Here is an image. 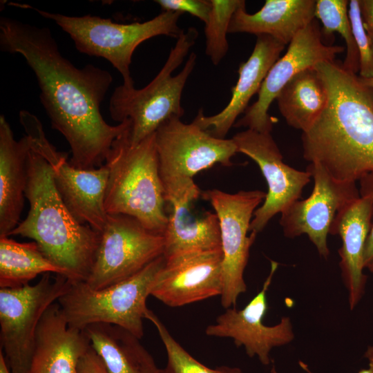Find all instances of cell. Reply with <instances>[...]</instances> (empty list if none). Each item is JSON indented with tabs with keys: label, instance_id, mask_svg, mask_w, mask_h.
<instances>
[{
	"label": "cell",
	"instance_id": "28",
	"mask_svg": "<svg viewBox=\"0 0 373 373\" xmlns=\"http://www.w3.org/2000/svg\"><path fill=\"white\" fill-rule=\"evenodd\" d=\"M155 327L166 352V363L160 373H243L238 367L222 365L211 368L191 355L171 334L159 318L150 309L145 314Z\"/></svg>",
	"mask_w": 373,
	"mask_h": 373
},
{
	"label": "cell",
	"instance_id": "39",
	"mask_svg": "<svg viewBox=\"0 0 373 373\" xmlns=\"http://www.w3.org/2000/svg\"><path fill=\"white\" fill-rule=\"evenodd\" d=\"M269 373H278V371L276 370V367L275 365H272Z\"/></svg>",
	"mask_w": 373,
	"mask_h": 373
},
{
	"label": "cell",
	"instance_id": "36",
	"mask_svg": "<svg viewBox=\"0 0 373 373\" xmlns=\"http://www.w3.org/2000/svg\"><path fill=\"white\" fill-rule=\"evenodd\" d=\"M0 373H10L3 352L0 350Z\"/></svg>",
	"mask_w": 373,
	"mask_h": 373
},
{
	"label": "cell",
	"instance_id": "35",
	"mask_svg": "<svg viewBox=\"0 0 373 373\" xmlns=\"http://www.w3.org/2000/svg\"><path fill=\"white\" fill-rule=\"evenodd\" d=\"M364 357L368 361V367L365 369H361L357 373H373V345H369L367 347L364 353ZM300 363L302 367L305 369L308 373H312L304 363H302L301 362H300Z\"/></svg>",
	"mask_w": 373,
	"mask_h": 373
},
{
	"label": "cell",
	"instance_id": "7",
	"mask_svg": "<svg viewBox=\"0 0 373 373\" xmlns=\"http://www.w3.org/2000/svg\"><path fill=\"white\" fill-rule=\"evenodd\" d=\"M27 6L55 21L70 35L78 51L108 60L122 75L127 88L134 87L130 66L137 47L160 35L178 39L182 30L178 25L182 13L178 12L163 11L146 21L119 23L90 15L73 17Z\"/></svg>",
	"mask_w": 373,
	"mask_h": 373
},
{
	"label": "cell",
	"instance_id": "26",
	"mask_svg": "<svg viewBox=\"0 0 373 373\" xmlns=\"http://www.w3.org/2000/svg\"><path fill=\"white\" fill-rule=\"evenodd\" d=\"M64 272L44 254L37 243L19 242L0 237V288H15L29 284L39 274Z\"/></svg>",
	"mask_w": 373,
	"mask_h": 373
},
{
	"label": "cell",
	"instance_id": "19",
	"mask_svg": "<svg viewBox=\"0 0 373 373\" xmlns=\"http://www.w3.org/2000/svg\"><path fill=\"white\" fill-rule=\"evenodd\" d=\"M372 215L373 200L360 196L337 213L329 230L330 234L338 235L341 238L339 266L351 310L357 306L365 292L367 276L363 273V256Z\"/></svg>",
	"mask_w": 373,
	"mask_h": 373
},
{
	"label": "cell",
	"instance_id": "4",
	"mask_svg": "<svg viewBox=\"0 0 373 373\" xmlns=\"http://www.w3.org/2000/svg\"><path fill=\"white\" fill-rule=\"evenodd\" d=\"M128 131L113 142L104 163L108 171L106 211L133 217L149 230L164 234L168 211L155 133L132 144Z\"/></svg>",
	"mask_w": 373,
	"mask_h": 373
},
{
	"label": "cell",
	"instance_id": "14",
	"mask_svg": "<svg viewBox=\"0 0 373 373\" xmlns=\"http://www.w3.org/2000/svg\"><path fill=\"white\" fill-rule=\"evenodd\" d=\"M306 170L314 185L311 195L297 200L281 213L280 224L284 235L290 238L306 234L325 258L329 255L327 235L337 213L358 198L356 182L334 179L321 165L309 163Z\"/></svg>",
	"mask_w": 373,
	"mask_h": 373
},
{
	"label": "cell",
	"instance_id": "30",
	"mask_svg": "<svg viewBox=\"0 0 373 373\" xmlns=\"http://www.w3.org/2000/svg\"><path fill=\"white\" fill-rule=\"evenodd\" d=\"M349 16L359 55V77H373V41L362 21L358 0L349 1Z\"/></svg>",
	"mask_w": 373,
	"mask_h": 373
},
{
	"label": "cell",
	"instance_id": "27",
	"mask_svg": "<svg viewBox=\"0 0 373 373\" xmlns=\"http://www.w3.org/2000/svg\"><path fill=\"white\" fill-rule=\"evenodd\" d=\"M315 18L323 25V38H330L334 32L343 37L346 45V55L341 64L345 69L356 74L359 70V55L349 16V1H316Z\"/></svg>",
	"mask_w": 373,
	"mask_h": 373
},
{
	"label": "cell",
	"instance_id": "18",
	"mask_svg": "<svg viewBox=\"0 0 373 373\" xmlns=\"http://www.w3.org/2000/svg\"><path fill=\"white\" fill-rule=\"evenodd\" d=\"M285 45L265 35L257 36L248 59L240 64L238 79L231 90L228 104L218 113L205 116L201 108L193 123L211 135L224 139L238 117L245 113L254 95L258 93L274 64L280 58Z\"/></svg>",
	"mask_w": 373,
	"mask_h": 373
},
{
	"label": "cell",
	"instance_id": "37",
	"mask_svg": "<svg viewBox=\"0 0 373 373\" xmlns=\"http://www.w3.org/2000/svg\"><path fill=\"white\" fill-rule=\"evenodd\" d=\"M362 82L365 85L367 86L368 88H370V89H372L373 90V77H370V78H367V79H364V78H361L360 77Z\"/></svg>",
	"mask_w": 373,
	"mask_h": 373
},
{
	"label": "cell",
	"instance_id": "23",
	"mask_svg": "<svg viewBox=\"0 0 373 373\" xmlns=\"http://www.w3.org/2000/svg\"><path fill=\"white\" fill-rule=\"evenodd\" d=\"M30 149L28 137H14L4 115L0 116V237L9 236L20 222Z\"/></svg>",
	"mask_w": 373,
	"mask_h": 373
},
{
	"label": "cell",
	"instance_id": "5",
	"mask_svg": "<svg viewBox=\"0 0 373 373\" xmlns=\"http://www.w3.org/2000/svg\"><path fill=\"white\" fill-rule=\"evenodd\" d=\"M198 37V31L194 27L182 30L164 65L146 86L137 89L122 84L115 88L109 102L110 115L119 123L130 122L128 137L132 144L154 133L168 119L184 115L182 94L195 66L196 54H190L178 74L172 73L183 62Z\"/></svg>",
	"mask_w": 373,
	"mask_h": 373
},
{
	"label": "cell",
	"instance_id": "12",
	"mask_svg": "<svg viewBox=\"0 0 373 373\" xmlns=\"http://www.w3.org/2000/svg\"><path fill=\"white\" fill-rule=\"evenodd\" d=\"M164 238L135 218L108 214L86 283L102 289L128 278L163 255Z\"/></svg>",
	"mask_w": 373,
	"mask_h": 373
},
{
	"label": "cell",
	"instance_id": "34",
	"mask_svg": "<svg viewBox=\"0 0 373 373\" xmlns=\"http://www.w3.org/2000/svg\"><path fill=\"white\" fill-rule=\"evenodd\" d=\"M363 26L373 41V0H358Z\"/></svg>",
	"mask_w": 373,
	"mask_h": 373
},
{
	"label": "cell",
	"instance_id": "21",
	"mask_svg": "<svg viewBox=\"0 0 373 373\" xmlns=\"http://www.w3.org/2000/svg\"><path fill=\"white\" fill-rule=\"evenodd\" d=\"M90 345L84 330L68 326L56 302L39 323L27 373H76L80 358Z\"/></svg>",
	"mask_w": 373,
	"mask_h": 373
},
{
	"label": "cell",
	"instance_id": "15",
	"mask_svg": "<svg viewBox=\"0 0 373 373\" xmlns=\"http://www.w3.org/2000/svg\"><path fill=\"white\" fill-rule=\"evenodd\" d=\"M232 140L238 153L247 155L258 164L267 183L266 198L255 211L250 224L249 231L258 233L275 215L298 200L312 175L307 170H297L283 162L271 133L247 129L235 134Z\"/></svg>",
	"mask_w": 373,
	"mask_h": 373
},
{
	"label": "cell",
	"instance_id": "2",
	"mask_svg": "<svg viewBox=\"0 0 373 373\" xmlns=\"http://www.w3.org/2000/svg\"><path fill=\"white\" fill-rule=\"evenodd\" d=\"M328 94L325 108L301 136L304 158L336 180L356 182L373 173V90L341 64L314 66Z\"/></svg>",
	"mask_w": 373,
	"mask_h": 373
},
{
	"label": "cell",
	"instance_id": "33",
	"mask_svg": "<svg viewBox=\"0 0 373 373\" xmlns=\"http://www.w3.org/2000/svg\"><path fill=\"white\" fill-rule=\"evenodd\" d=\"M76 373H110L104 362L90 345L80 358Z\"/></svg>",
	"mask_w": 373,
	"mask_h": 373
},
{
	"label": "cell",
	"instance_id": "8",
	"mask_svg": "<svg viewBox=\"0 0 373 373\" xmlns=\"http://www.w3.org/2000/svg\"><path fill=\"white\" fill-rule=\"evenodd\" d=\"M155 141L165 194L192 186L195 174L216 164L231 166V158L238 153L232 138L214 137L178 117L168 119L157 128Z\"/></svg>",
	"mask_w": 373,
	"mask_h": 373
},
{
	"label": "cell",
	"instance_id": "20",
	"mask_svg": "<svg viewBox=\"0 0 373 373\" xmlns=\"http://www.w3.org/2000/svg\"><path fill=\"white\" fill-rule=\"evenodd\" d=\"M197 186L168 197V222L164 232L165 259L179 255L221 249L220 229L216 213L192 211V204L201 196Z\"/></svg>",
	"mask_w": 373,
	"mask_h": 373
},
{
	"label": "cell",
	"instance_id": "32",
	"mask_svg": "<svg viewBox=\"0 0 373 373\" xmlns=\"http://www.w3.org/2000/svg\"><path fill=\"white\" fill-rule=\"evenodd\" d=\"M359 182L360 195L370 198L373 200V173L365 175L359 180ZM363 259L365 268L373 260V224L366 240Z\"/></svg>",
	"mask_w": 373,
	"mask_h": 373
},
{
	"label": "cell",
	"instance_id": "13",
	"mask_svg": "<svg viewBox=\"0 0 373 373\" xmlns=\"http://www.w3.org/2000/svg\"><path fill=\"white\" fill-rule=\"evenodd\" d=\"M345 49L343 46L325 44L315 18L298 32L285 55L274 64L258 93L257 100L247 107L233 126L271 133L273 119L268 111L283 88L298 73L321 62L335 61Z\"/></svg>",
	"mask_w": 373,
	"mask_h": 373
},
{
	"label": "cell",
	"instance_id": "17",
	"mask_svg": "<svg viewBox=\"0 0 373 373\" xmlns=\"http://www.w3.org/2000/svg\"><path fill=\"white\" fill-rule=\"evenodd\" d=\"M222 263V249L165 259L151 296L172 307L220 296L223 289Z\"/></svg>",
	"mask_w": 373,
	"mask_h": 373
},
{
	"label": "cell",
	"instance_id": "3",
	"mask_svg": "<svg viewBox=\"0 0 373 373\" xmlns=\"http://www.w3.org/2000/svg\"><path fill=\"white\" fill-rule=\"evenodd\" d=\"M25 197L29 211L9 236L33 240L70 283L86 282L93 268L100 233L81 223L57 191L49 164L30 149Z\"/></svg>",
	"mask_w": 373,
	"mask_h": 373
},
{
	"label": "cell",
	"instance_id": "38",
	"mask_svg": "<svg viewBox=\"0 0 373 373\" xmlns=\"http://www.w3.org/2000/svg\"><path fill=\"white\" fill-rule=\"evenodd\" d=\"M366 268L368 269L369 271L373 274V260L370 262V263L367 265Z\"/></svg>",
	"mask_w": 373,
	"mask_h": 373
},
{
	"label": "cell",
	"instance_id": "11",
	"mask_svg": "<svg viewBox=\"0 0 373 373\" xmlns=\"http://www.w3.org/2000/svg\"><path fill=\"white\" fill-rule=\"evenodd\" d=\"M266 195L267 193L260 190L229 193L213 189L201 193L219 220L223 278L220 299L224 309L234 307L239 296L247 291L244 271L257 235L251 232L248 236L247 233L254 213Z\"/></svg>",
	"mask_w": 373,
	"mask_h": 373
},
{
	"label": "cell",
	"instance_id": "29",
	"mask_svg": "<svg viewBox=\"0 0 373 373\" xmlns=\"http://www.w3.org/2000/svg\"><path fill=\"white\" fill-rule=\"evenodd\" d=\"M211 11L204 23L205 52L214 65L225 57L229 44L227 34L231 17L242 0H210Z\"/></svg>",
	"mask_w": 373,
	"mask_h": 373
},
{
	"label": "cell",
	"instance_id": "1",
	"mask_svg": "<svg viewBox=\"0 0 373 373\" xmlns=\"http://www.w3.org/2000/svg\"><path fill=\"white\" fill-rule=\"evenodd\" d=\"M0 48L22 55L34 72L52 128L70 145V163L80 169L102 166L113 142L130 128L128 120L111 125L100 112L111 73L92 64L77 68L62 56L48 28L10 17L0 19Z\"/></svg>",
	"mask_w": 373,
	"mask_h": 373
},
{
	"label": "cell",
	"instance_id": "22",
	"mask_svg": "<svg viewBox=\"0 0 373 373\" xmlns=\"http://www.w3.org/2000/svg\"><path fill=\"white\" fill-rule=\"evenodd\" d=\"M315 0H267L258 12L250 14L242 0L228 32L269 35L287 45L315 19Z\"/></svg>",
	"mask_w": 373,
	"mask_h": 373
},
{
	"label": "cell",
	"instance_id": "6",
	"mask_svg": "<svg viewBox=\"0 0 373 373\" xmlns=\"http://www.w3.org/2000/svg\"><path fill=\"white\" fill-rule=\"evenodd\" d=\"M164 264L162 255L133 276L98 290L86 282L70 283L57 303L70 327L84 330L93 324H112L141 339L146 300Z\"/></svg>",
	"mask_w": 373,
	"mask_h": 373
},
{
	"label": "cell",
	"instance_id": "10",
	"mask_svg": "<svg viewBox=\"0 0 373 373\" xmlns=\"http://www.w3.org/2000/svg\"><path fill=\"white\" fill-rule=\"evenodd\" d=\"M19 122L30 149L50 166L56 189L70 211L81 223L101 233L108 217L104 206L108 176L106 166L75 168L68 162V153L57 151L49 142L42 124L35 115L21 111Z\"/></svg>",
	"mask_w": 373,
	"mask_h": 373
},
{
	"label": "cell",
	"instance_id": "9",
	"mask_svg": "<svg viewBox=\"0 0 373 373\" xmlns=\"http://www.w3.org/2000/svg\"><path fill=\"white\" fill-rule=\"evenodd\" d=\"M70 284L62 274L47 273L33 285L0 288V350L10 373H27L39 323Z\"/></svg>",
	"mask_w": 373,
	"mask_h": 373
},
{
	"label": "cell",
	"instance_id": "31",
	"mask_svg": "<svg viewBox=\"0 0 373 373\" xmlns=\"http://www.w3.org/2000/svg\"><path fill=\"white\" fill-rule=\"evenodd\" d=\"M163 11L180 13L187 12L198 18L204 23L207 22L211 8V1L207 0H157L155 1Z\"/></svg>",
	"mask_w": 373,
	"mask_h": 373
},
{
	"label": "cell",
	"instance_id": "24",
	"mask_svg": "<svg viewBox=\"0 0 373 373\" xmlns=\"http://www.w3.org/2000/svg\"><path fill=\"white\" fill-rule=\"evenodd\" d=\"M84 330L110 373H160V368L140 339L126 329L97 323Z\"/></svg>",
	"mask_w": 373,
	"mask_h": 373
},
{
	"label": "cell",
	"instance_id": "25",
	"mask_svg": "<svg viewBox=\"0 0 373 373\" xmlns=\"http://www.w3.org/2000/svg\"><path fill=\"white\" fill-rule=\"evenodd\" d=\"M278 109L290 126L309 129L326 107V86L314 67L296 74L276 97Z\"/></svg>",
	"mask_w": 373,
	"mask_h": 373
},
{
	"label": "cell",
	"instance_id": "16",
	"mask_svg": "<svg viewBox=\"0 0 373 373\" xmlns=\"http://www.w3.org/2000/svg\"><path fill=\"white\" fill-rule=\"evenodd\" d=\"M278 264L271 261L269 274L261 290L241 309H225L213 324L208 325L205 334L209 336L230 338L237 347L242 346L251 358L257 357L264 365L271 364L273 348L291 343L295 337L291 318H281L273 326L263 323L267 311V292Z\"/></svg>",
	"mask_w": 373,
	"mask_h": 373
}]
</instances>
